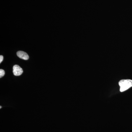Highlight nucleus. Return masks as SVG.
I'll list each match as a JSON object with an SVG mask.
<instances>
[{"label": "nucleus", "mask_w": 132, "mask_h": 132, "mask_svg": "<svg viewBox=\"0 0 132 132\" xmlns=\"http://www.w3.org/2000/svg\"><path fill=\"white\" fill-rule=\"evenodd\" d=\"M5 75V71L3 69H0V78L3 77Z\"/></svg>", "instance_id": "obj_4"}, {"label": "nucleus", "mask_w": 132, "mask_h": 132, "mask_svg": "<svg viewBox=\"0 0 132 132\" xmlns=\"http://www.w3.org/2000/svg\"><path fill=\"white\" fill-rule=\"evenodd\" d=\"M120 86V92H125L132 87V80L130 79L122 80L119 82Z\"/></svg>", "instance_id": "obj_1"}, {"label": "nucleus", "mask_w": 132, "mask_h": 132, "mask_svg": "<svg viewBox=\"0 0 132 132\" xmlns=\"http://www.w3.org/2000/svg\"><path fill=\"white\" fill-rule=\"evenodd\" d=\"M13 73L15 76H19L23 73V70L20 66L15 65L13 67Z\"/></svg>", "instance_id": "obj_2"}, {"label": "nucleus", "mask_w": 132, "mask_h": 132, "mask_svg": "<svg viewBox=\"0 0 132 132\" xmlns=\"http://www.w3.org/2000/svg\"><path fill=\"white\" fill-rule=\"evenodd\" d=\"M16 54L18 57H19L20 59H23V60H28L29 58L27 54L23 51H19L17 52Z\"/></svg>", "instance_id": "obj_3"}, {"label": "nucleus", "mask_w": 132, "mask_h": 132, "mask_svg": "<svg viewBox=\"0 0 132 132\" xmlns=\"http://www.w3.org/2000/svg\"><path fill=\"white\" fill-rule=\"evenodd\" d=\"M2 107L1 106H0V108H1Z\"/></svg>", "instance_id": "obj_6"}, {"label": "nucleus", "mask_w": 132, "mask_h": 132, "mask_svg": "<svg viewBox=\"0 0 132 132\" xmlns=\"http://www.w3.org/2000/svg\"><path fill=\"white\" fill-rule=\"evenodd\" d=\"M3 60V56L2 55H1V56H0V63H1L2 62Z\"/></svg>", "instance_id": "obj_5"}]
</instances>
